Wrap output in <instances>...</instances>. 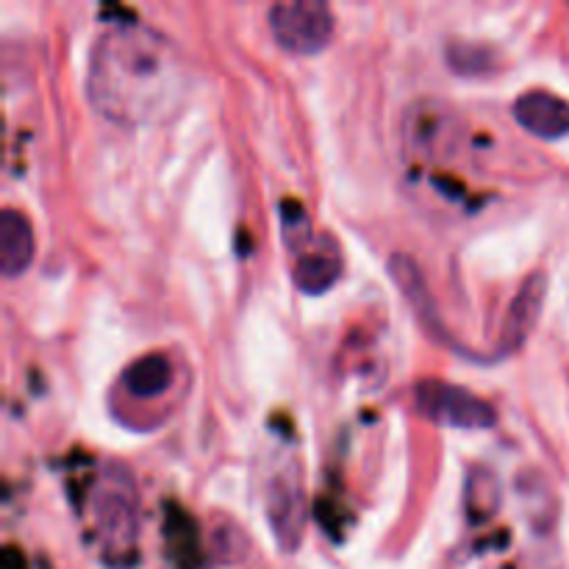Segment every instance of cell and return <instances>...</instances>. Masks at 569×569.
Wrapping results in <instances>:
<instances>
[{
	"mask_svg": "<svg viewBox=\"0 0 569 569\" xmlns=\"http://www.w3.org/2000/svg\"><path fill=\"white\" fill-rule=\"evenodd\" d=\"M189 92V64L164 33L144 22H114L89 50L87 98L117 126L172 117Z\"/></svg>",
	"mask_w": 569,
	"mask_h": 569,
	"instance_id": "1",
	"label": "cell"
},
{
	"mask_svg": "<svg viewBox=\"0 0 569 569\" xmlns=\"http://www.w3.org/2000/svg\"><path fill=\"white\" fill-rule=\"evenodd\" d=\"M92 522L111 550L131 548L139 531V495L131 472L106 465L92 487Z\"/></svg>",
	"mask_w": 569,
	"mask_h": 569,
	"instance_id": "2",
	"label": "cell"
},
{
	"mask_svg": "<svg viewBox=\"0 0 569 569\" xmlns=\"http://www.w3.org/2000/svg\"><path fill=\"white\" fill-rule=\"evenodd\" d=\"M267 22L276 42L295 56L322 53L333 37V11L320 0L272 3Z\"/></svg>",
	"mask_w": 569,
	"mask_h": 569,
	"instance_id": "3",
	"label": "cell"
},
{
	"mask_svg": "<svg viewBox=\"0 0 569 569\" xmlns=\"http://www.w3.org/2000/svg\"><path fill=\"white\" fill-rule=\"evenodd\" d=\"M417 409L433 420L437 426L448 428H492L498 422V411L492 403H487L478 395L467 392V389L453 387L445 381H422L415 389Z\"/></svg>",
	"mask_w": 569,
	"mask_h": 569,
	"instance_id": "4",
	"label": "cell"
},
{
	"mask_svg": "<svg viewBox=\"0 0 569 569\" xmlns=\"http://www.w3.org/2000/svg\"><path fill=\"white\" fill-rule=\"evenodd\" d=\"M545 295H548V276L542 270H537L533 276L526 278L520 292L511 300L503 331H500V353L509 356L528 342V337L537 328L539 317H542Z\"/></svg>",
	"mask_w": 569,
	"mask_h": 569,
	"instance_id": "5",
	"label": "cell"
},
{
	"mask_svg": "<svg viewBox=\"0 0 569 569\" xmlns=\"http://www.w3.org/2000/svg\"><path fill=\"white\" fill-rule=\"evenodd\" d=\"M267 517H270V526L276 531L281 548L292 550L300 542V537H303L306 526L303 487H300V481L292 472H283L281 478H276L270 483V492H267Z\"/></svg>",
	"mask_w": 569,
	"mask_h": 569,
	"instance_id": "6",
	"label": "cell"
},
{
	"mask_svg": "<svg viewBox=\"0 0 569 569\" xmlns=\"http://www.w3.org/2000/svg\"><path fill=\"white\" fill-rule=\"evenodd\" d=\"M515 120L539 139H561L569 133V103L545 89H528L515 100Z\"/></svg>",
	"mask_w": 569,
	"mask_h": 569,
	"instance_id": "7",
	"label": "cell"
},
{
	"mask_svg": "<svg viewBox=\"0 0 569 569\" xmlns=\"http://www.w3.org/2000/svg\"><path fill=\"white\" fill-rule=\"evenodd\" d=\"M37 239L28 217L17 209L0 211V270L6 278H17L31 267Z\"/></svg>",
	"mask_w": 569,
	"mask_h": 569,
	"instance_id": "8",
	"label": "cell"
},
{
	"mask_svg": "<svg viewBox=\"0 0 569 569\" xmlns=\"http://www.w3.org/2000/svg\"><path fill=\"white\" fill-rule=\"evenodd\" d=\"M450 114L445 106L431 103H417L406 111L403 120V139L406 148L411 153H431L445 144V133H448Z\"/></svg>",
	"mask_w": 569,
	"mask_h": 569,
	"instance_id": "9",
	"label": "cell"
},
{
	"mask_svg": "<svg viewBox=\"0 0 569 569\" xmlns=\"http://www.w3.org/2000/svg\"><path fill=\"white\" fill-rule=\"evenodd\" d=\"M389 276L398 283V289L403 292V298L409 300L411 309L417 311V317H420L428 328H439L437 303H433V295L431 289H428V281L426 276H422L420 264H417L411 256L395 253L392 259H389Z\"/></svg>",
	"mask_w": 569,
	"mask_h": 569,
	"instance_id": "10",
	"label": "cell"
},
{
	"mask_svg": "<svg viewBox=\"0 0 569 569\" xmlns=\"http://www.w3.org/2000/svg\"><path fill=\"white\" fill-rule=\"evenodd\" d=\"M339 259L331 253V244H315L300 250L298 261L292 267V281L300 292L322 295L337 283Z\"/></svg>",
	"mask_w": 569,
	"mask_h": 569,
	"instance_id": "11",
	"label": "cell"
},
{
	"mask_svg": "<svg viewBox=\"0 0 569 569\" xmlns=\"http://www.w3.org/2000/svg\"><path fill=\"white\" fill-rule=\"evenodd\" d=\"M172 361L161 353H148L133 361L122 376V383L133 398H159L172 387Z\"/></svg>",
	"mask_w": 569,
	"mask_h": 569,
	"instance_id": "12",
	"label": "cell"
},
{
	"mask_svg": "<svg viewBox=\"0 0 569 569\" xmlns=\"http://www.w3.org/2000/svg\"><path fill=\"white\" fill-rule=\"evenodd\" d=\"M500 503V487L498 478L492 472L472 470L470 481H467V511L472 515V520H487L495 515Z\"/></svg>",
	"mask_w": 569,
	"mask_h": 569,
	"instance_id": "13",
	"label": "cell"
},
{
	"mask_svg": "<svg viewBox=\"0 0 569 569\" xmlns=\"http://www.w3.org/2000/svg\"><path fill=\"white\" fill-rule=\"evenodd\" d=\"M448 64L459 76H487L495 64V53L487 44L453 42L448 48Z\"/></svg>",
	"mask_w": 569,
	"mask_h": 569,
	"instance_id": "14",
	"label": "cell"
}]
</instances>
